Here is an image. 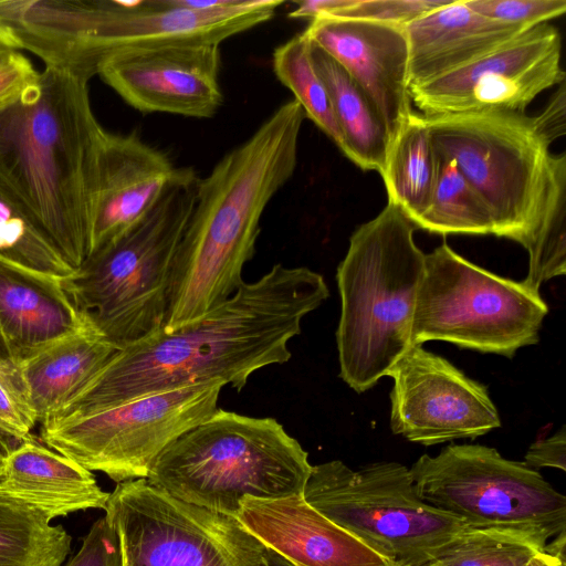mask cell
Segmentation results:
<instances>
[{
  "instance_id": "3957f363",
  "label": "cell",
  "mask_w": 566,
  "mask_h": 566,
  "mask_svg": "<svg viewBox=\"0 0 566 566\" xmlns=\"http://www.w3.org/2000/svg\"><path fill=\"white\" fill-rule=\"evenodd\" d=\"M87 84L45 66L0 109V189L74 270L91 249L97 156L105 133Z\"/></svg>"
},
{
  "instance_id": "6da1fadb",
  "label": "cell",
  "mask_w": 566,
  "mask_h": 566,
  "mask_svg": "<svg viewBox=\"0 0 566 566\" xmlns=\"http://www.w3.org/2000/svg\"><path fill=\"white\" fill-rule=\"evenodd\" d=\"M328 296L319 273L276 263L202 317L120 349L48 421L213 380L240 391L254 371L290 360L303 318Z\"/></svg>"
},
{
  "instance_id": "d4e9b609",
  "label": "cell",
  "mask_w": 566,
  "mask_h": 566,
  "mask_svg": "<svg viewBox=\"0 0 566 566\" xmlns=\"http://www.w3.org/2000/svg\"><path fill=\"white\" fill-rule=\"evenodd\" d=\"M438 155L422 115L413 112L391 142L381 177L387 200L413 223L428 208L437 180Z\"/></svg>"
},
{
  "instance_id": "f546056e",
  "label": "cell",
  "mask_w": 566,
  "mask_h": 566,
  "mask_svg": "<svg viewBox=\"0 0 566 566\" xmlns=\"http://www.w3.org/2000/svg\"><path fill=\"white\" fill-rule=\"evenodd\" d=\"M544 547L520 534L468 527L421 566H524Z\"/></svg>"
},
{
  "instance_id": "d6a6232c",
  "label": "cell",
  "mask_w": 566,
  "mask_h": 566,
  "mask_svg": "<svg viewBox=\"0 0 566 566\" xmlns=\"http://www.w3.org/2000/svg\"><path fill=\"white\" fill-rule=\"evenodd\" d=\"M452 0H357L334 17L406 25Z\"/></svg>"
},
{
  "instance_id": "9c48e42d",
  "label": "cell",
  "mask_w": 566,
  "mask_h": 566,
  "mask_svg": "<svg viewBox=\"0 0 566 566\" xmlns=\"http://www.w3.org/2000/svg\"><path fill=\"white\" fill-rule=\"evenodd\" d=\"M547 313L538 289L494 274L443 242L424 256L411 344L442 340L512 358L538 342Z\"/></svg>"
},
{
  "instance_id": "cb8c5ba5",
  "label": "cell",
  "mask_w": 566,
  "mask_h": 566,
  "mask_svg": "<svg viewBox=\"0 0 566 566\" xmlns=\"http://www.w3.org/2000/svg\"><path fill=\"white\" fill-rule=\"evenodd\" d=\"M311 60L329 95L345 143L344 155L360 169L381 175L389 136L369 98L336 60L312 42Z\"/></svg>"
},
{
  "instance_id": "ac0fdd59",
  "label": "cell",
  "mask_w": 566,
  "mask_h": 566,
  "mask_svg": "<svg viewBox=\"0 0 566 566\" xmlns=\"http://www.w3.org/2000/svg\"><path fill=\"white\" fill-rule=\"evenodd\" d=\"M181 170L136 133L105 130L97 156L88 255L142 219Z\"/></svg>"
},
{
  "instance_id": "ba28073f",
  "label": "cell",
  "mask_w": 566,
  "mask_h": 566,
  "mask_svg": "<svg viewBox=\"0 0 566 566\" xmlns=\"http://www.w3.org/2000/svg\"><path fill=\"white\" fill-rule=\"evenodd\" d=\"M199 180L182 168L142 219L64 281L74 304L119 350L164 328L172 264Z\"/></svg>"
},
{
  "instance_id": "ab89813d",
  "label": "cell",
  "mask_w": 566,
  "mask_h": 566,
  "mask_svg": "<svg viewBox=\"0 0 566 566\" xmlns=\"http://www.w3.org/2000/svg\"><path fill=\"white\" fill-rule=\"evenodd\" d=\"M524 566H566L565 559L543 549L533 555Z\"/></svg>"
},
{
  "instance_id": "d6986e66",
  "label": "cell",
  "mask_w": 566,
  "mask_h": 566,
  "mask_svg": "<svg viewBox=\"0 0 566 566\" xmlns=\"http://www.w3.org/2000/svg\"><path fill=\"white\" fill-rule=\"evenodd\" d=\"M235 518L295 566H396L312 507L303 495L245 497Z\"/></svg>"
},
{
  "instance_id": "f35d334b",
  "label": "cell",
  "mask_w": 566,
  "mask_h": 566,
  "mask_svg": "<svg viewBox=\"0 0 566 566\" xmlns=\"http://www.w3.org/2000/svg\"><path fill=\"white\" fill-rule=\"evenodd\" d=\"M21 50L13 33L0 20V64Z\"/></svg>"
},
{
  "instance_id": "484cf974",
  "label": "cell",
  "mask_w": 566,
  "mask_h": 566,
  "mask_svg": "<svg viewBox=\"0 0 566 566\" xmlns=\"http://www.w3.org/2000/svg\"><path fill=\"white\" fill-rule=\"evenodd\" d=\"M40 511L0 496V566H63L72 536Z\"/></svg>"
},
{
  "instance_id": "b9f144b4",
  "label": "cell",
  "mask_w": 566,
  "mask_h": 566,
  "mask_svg": "<svg viewBox=\"0 0 566 566\" xmlns=\"http://www.w3.org/2000/svg\"><path fill=\"white\" fill-rule=\"evenodd\" d=\"M0 357L1 358H9V359H12L11 358V354H10V349L7 345V342L2 335V332L0 329Z\"/></svg>"
},
{
  "instance_id": "8fae6325",
  "label": "cell",
  "mask_w": 566,
  "mask_h": 566,
  "mask_svg": "<svg viewBox=\"0 0 566 566\" xmlns=\"http://www.w3.org/2000/svg\"><path fill=\"white\" fill-rule=\"evenodd\" d=\"M418 496L473 528L530 537L543 545L566 531V497L524 462L494 448L451 444L409 468Z\"/></svg>"
},
{
  "instance_id": "52a82bcc",
  "label": "cell",
  "mask_w": 566,
  "mask_h": 566,
  "mask_svg": "<svg viewBox=\"0 0 566 566\" xmlns=\"http://www.w3.org/2000/svg\"><path fill=\"white\" fill-rule=\"evenodd\" d=\"M312 467L276 419L218 408L158 455L147 481L179 501L237 517L245 497L303 495Z\"/></svg>"
},
{
  "instance_id": "44dd1931",
  "label": "cell",
  "mask_w": 566,
  "mask_h": 566,
  "mask_svg": "<svg viewBox=\"0 0 566 566\" xmlns=\"http://www.w3.org/2000/svg\"><path fill=\"white\" fill-rule=\"evenodd\" d=\"M403 28L409 88L467 65L528 30L483 17L465 0H452Z\"/></svg>"
},
{
  "instance_id": "e575fe53",
  "label": "cell",
  "mask_w": 566,
  "mask_h": 566,
  "mask_svg": "<svg viewBox=\"0 0 566 566\" xmlns=\"http://www.w3.org/2000/svg\"><path fill=\"white\" fill-rule=\"evenodd\" d=\"M38 74L30 60L19 52L1 63L0 109L12 103Z\"/></svg>"
},
{
  "instance_id": "603a6c76",
  "label": "cell",
  "mask_w": 566,
  "mask_h": 566,
  "mask_svg": "<svg viewBox=\"0 0 566 566\" xmlns=\"http://www.w3.org/2000/svg\"><path fill=\"white\" fill-rule=\"evenodd\" d=\"M118 352L94 325L18 360L36 422L51 419Z\"/></svg>"
},
{
  "instance_id": "836d02e7",
  "label": "cell",
  "mask_w": 566,
  "mask_h": 566,
  "mask_svg": "<svg viewBox=\"0 0 566 566\" xmlns=\"http://www.w3.org/2000/svg\"><path fill=\"white\" fill-rule=\"evenodd\" d=\"M63 566H123L119 538L105 515L93 523L80 549Z\"/></svg>"
},
{
  "instance_id": "4316f807",
  "label": "cell",
  "mask_w": 566,
  "mask_h": 566,
  "mask_svg": "<svg viewBox=\"0 0 566 566\" xmlns=\"http://www.w3.org/2000/svg\"><path fill=\"white\" fill-rule=\"evenodd\" d=\"M437 180L427 210L413 221L437 234L494 235L491 213L454 159L437 151Z\"/></svg>"
},
{
  "instance_id": "30bf717a",
  "label": "cell",
  "mask_w": 566,
  "mask_h": 566,
  "mask_svg": "<svg viewBox=\"0 0 566 566\" xmlns=\"http://www.w3.org/2000/svg\"><path fill=\"white\" fill-rule=\"evenodd\" d=\"M303 497L396 566H421L470 527L422 501L409 468L374 462L353 470L340 460L312 467Z\"/></svg>"
},
{
  "instance_id": "7a4b0ae2",
  "label": "cell",
  "mask_w": 566,
  "mask_h": 566,
  "mask_svg": "<svg viewBox=\"0 0 566 566\" xmlns=\"http://www.w3.org/2000/svg\"><path fill=\"white\" fill-rule=\"evenodd\" d=\"M305 118L294 98L285 102L200 178L172 264L164 331L202 317L244 283L261 217L295 172Z\"/></svg>"
},
{
  "instance_id": "d590c367",
  "label": "cell",
  "mask_w": 566,
  "mask_h": 566,
  "mask_svg": "<svg viewBox=\"0 0 566 566\" xmlns=\"http://www.w3.org/2000/svg\"><path fill=\"white\" fill-rule=\"evenodd\" d=\"M524 464L531 469L554 468L566 470L565 427L549 438L533 443L524 458Z\"/></svg>"
},
{
  "instance_id": "60d3db41",
  "label": "cell",
  "mask_w": 566,
  "mask_h": 566,
  "mask_svg": "<svg viewBox=\"0 0 566 566\" xmlns=\"http://www.w3.org/2000/svg\"><path fill=\"white\" fill-rule=\"evenodd\" d=\"M263 558L265 566H295L274 549L264 545Z\"/></svg>"
},
{
  "instance_id": "7402d4cb",
  "label": "cell",
  "mask_w": 566,
  "mask_h": 566,
  "mask_svg": "<svg viewBox=\"0 0 566 566\" xmlns=\"http://www.w3.org/2000/svg\"><path fill=\"white\" fill-rule=\"evenodd\" d=\"M64 281L0 264V329L12 360L94 326Z\"/></svg>"
},
{
  "instance_id": "e0dca14e",
  "label": "cell",
  "mask_w": 566,
  "mask_h": 566,
  "mask_svg": "<svg viewBox=\"0 0 566 566\" xmlns=\"http://www.w3.org/2000/svg\"><path fill=\"white\" fill-rule=\"evenodd\" d=\"M303 32L361 87L386 127L390 146L413 114L403 25L326 15L310 21Z\"/></svg>"
},
{
  "instance_id": "277c9868",
  "label": "cell",
  "mask_w": 566,
  "mask_h": 566,
  "mask_svg": "<svg viewBox=\"0 0 566 566\" xmlns=\"http://www.w3.org/2000/svg\"><path fill=\"white\" fill-rule=\"evenodd\" d=\"M283 0H228L192 10L180 0H2L0 19L21 49L88 82L108 60L134 51L219 44L271 20Z\"/></svg>"
},
{
  "instance_id": "4fadbf2b",
  "label": "cell",
  "mask_w": 566,
  "mask_h": 566,
  "mask_svg": "<svg viewBox=\"0 0 566 566\" xmlns=\"http://www.w3.org/2000/svg\"><path fill=\"white\" fill-rule=\"evenodd\" d=\"M104 511L123 566H265L264 545L235 517L179 501L147 479L117 483Z\"/></svg>"
},
{
  "instance_id": "7c38bea8",
  "label": "cell",
  "mask_w": 566,
  "mask_h": 566,
  "mask_svg": "<svg viewBox=\"0 0 566 566\" xmlns=\"http://www.w3.org/2000/svg\"><path fill=\"white\" fill-rule=\"evenodd\" d=\"M218 380L140 397L86 416L41 424L49 448L116 483L147 479L158 455L218 409Z\"/></svg>"
},
{
  "instance_id": "83f0119b",
  "label": "cell",
  "mask_w": 566,
  "mask_h": 566,
  "mask_svg": "<svg viewBox=\"0 0 566 566\" xmlns=\"http://www.w3.org/2000/svg\"><path fill=\"white\" fill-rule=\"evenodd\" d=\"M273 72L310 118L344 154L345 143L327 90L311 60V42L295 34L273 52Z\"/></svg>"
},
{
  "instance_id": "5b68a950",
  "label": "cell",
  "mask_w": 566,
  "mask_h": 566,
  "mask_svg": "<svg viewBox=\"0 0 566 566\" xmlns=\"http://www.w3.org/2000/svg\"><path fill=\"white\" fill-rule=\"evenodd\" d=\"M423 118L436 150L455 160L486 205L494 235L520 243L530 263L565 252L566 155L551 151L532 116L488 109Z\"/></svg>"
},
{
  "instance_id": "8992f818",
  "label": "cell",
  "mask_w": 566,
  "mask_h": 566,
  "mask_svg": "<svg viewBox=\"0 0 566 566\" xmlns=\"http://www.w3.org/2000/svg\"><path fill=\"white\" fill-rule=\"evenodd\" d=\"M416 229L387 200L374 219L352 234L337 268L339 376L356 392L387 376L412 346L413 312L426 256L413 240Z\"/></svg>"
},
{
  "instance_id": "ffe728a7",
  "label": "cell",
  "mask_w": 566,
  "mask_h": 566,
  "mask_svg": "<svg viewBox=\"0 0 566 566\" xmlns=\"http://www.w3.org/2000/svg\"><path fill=\"white\" fill-rule=\"evenodd\" d=\"M0 496L52 521L77 511L105 510L109 493L91 471L29 436L0 442Z\"/></svg>"
},
{
  "instance_id": "5bb4252c",
  "label": "cell",
  "mask_w": 566,
  "mask_h": 566,
  "mask_svg": "<svg viewBox=\"0 0 566 566\" xmlns=\"http://www.w3.org/2000/svg\"><path fill=\"white\" fill-rule=\"evenodd\" d=\"M562 36L542 23L446 75L410 87L423 116L488 109L524 113L537 95L565 81Z\"/></svg>"
},
{
  "instance_id": "9a60e30c",
  "label": "cell",
  "mask_w": 566,
  "mask_h": 566,
  "mask_svg": "<svg viewBox=\"0 0 566 566\" xmlns=\"http://www.w3.org/2000/svg\"><path fill=\"white\" fill-rule=\"evenodd\" d=\"M390 427L424 446L474 439L501 427L488 388L446 358L411 346L391 367Z\"/></svg>"
},
{
  "instance_id": "1f68e13d",
  "label": "cell",
  "mask_w": 566,
  "mask_h": 566,
  "mask_svg": "<svg viewBox=\"0 0 566 566\" xmlns=\"http://www.w3.org/2000/svg\"><path fill=\"white\" fill-rule=\"evenodd\" d=\"M476 13L509 24L531 29L563 15L566 0H465Z\"/></svg>"
},
{
  "instance_id": "2e32d148",
  "label": "cell",
  "mask_w": 566,
  "mask_h": 566,
  "mask_svg": "<svg viewBox=\"0 0 566 566\" xmlns=\"http://www.w3.org/2000/svg\"><path fill=\"white\" fill-rule=\"evenodd\" d=\"M220 66L219 44H184L117 55L97 75L140 113L209 118L223 104Z\"/></svg>"
},
{
  "instance_id": "8d00e7d4",
  "label": "cell",
  "mask_w": 566,
  "mask_h": 566,
  "mask_svg": "<svg viewBox=\"0 0 566 566\" xmlns=\"http://www.w3.org/2000/svg\"><path fill=\"white\" fill-rule=\"evenodd\" d=\"M565 81L559 84L546 107L536 116H532L538 132L552 144L565 135Z\"/></svg>"
},
{
  "instance_id": "f1b7e54d",
  "label": "cell",
  "mask_w": 566,
  "mask_h": 566,
  "mask_svg": "<svg viewBox=\"0 0 566 566\" xmlns=\"http://www.w3.org/2000/svg\"><path fill=\"white\" fill-rule=\"evenodd\" d=\"M0 264L63 280L76 272L1 189Z\"/></svg>"
},
{
  "instance_id": "4dcf8cb0",
  "label": "cell",
  "mask_w": 566,
  "mask_h": 566,
  "mask_svg": "<svg viewBox=\"0 0 566 566\" xmlns=\"http://www.w3.org/2000/svg\"><path fill=\"white\" fill-rule=\"evenodd\" d=\"M36 423L18 363L0 357V441L24 439Z\"/></svg>"
},
{
  "instance_id": "74e56055",
  "label": "cell",
  "mask_w": 566,
  "mask_h": 566,
  "mask_svg": "<svg viewBox=\"0 0 566 566\" xmlns=\"http://www.w3.org/2000/svg\"><path fill=\"white\" fill-rule=\"evenodd\" d=\"M357 0H302L294 1L295 7L289 13L293 19H307L310 21L319 17L334 15L346 10Z\"/></svg>"
}]
</instances>
